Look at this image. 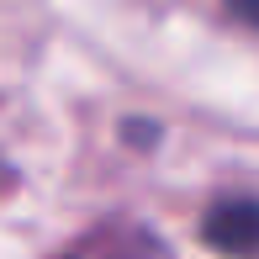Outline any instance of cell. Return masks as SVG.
Returning <instances> with one entry per match:
<instances>
[{
	"label": "cell",
	"mask_w": 259,
	"mask_h": 259,
	"mask_svg": "<svg viewBox=\"0 0 259 259\" xmlns=\"http://www.w3.org/2000/svg\"><path fill=\"white\" fill-rule=\"evenodd\" d=\"M64 259H169V249L138 222H101L79 243H69Z\"/></svg>",
	"instance_id": "1"
},
{
	"label": "cell",
	"mask_w": 259,
	"mask_h": 259,
	"mask_svg": "<svg viewBox=\"0 0 259 259\" xmlns=\"http://www.w3.org/2000/svg\"><path fill=\"white\" fill-rule=\"evenodd\" d=\"M201 238L211 243V249L222 254H249L259 249V201H249V196H228V201H217L206 211L201 222Z\"/></svg>",
	"instance_id": "2"
},
{
	"label": "cell",
	"mask_w": 259,
	"mask_h": 259,
	"mask_svg": "<svg viewBox=\"0 0 259 259\" xmlns=\"http://www.w3.org/2000/svg\"><path fill=\"white\" fill-rule=\"evenodd\" d=\"M228 11L238 21H249V27H259V0H228Z\"/></svg>",
	"instance_id": "3"
}]
</instances>
